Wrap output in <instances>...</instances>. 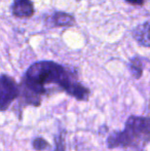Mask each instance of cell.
<instances>
[{
    "mask_svg": "<svg viewBox=\"0 0 150 151\" xmlns=\"http://www.w3.org/2000/svg\"><path fill=\"white\" fill-rule=\"evenodd\" d=\"M57 86L78 101H88L90 91L78 80L77 73L52 61H40L32 64L25 73L20 88L39 97L48 95L46 86Z\"/></svg>",
    "mask_w": 150,
    "mask_h": 151,
    "instance_id": "cell-1",
    "label": "cell"
},
{
    "mask_svg": "<svg viewBox=\"0 0 150 151\" xmlns=\"http://www.w3.org/2000/svg\"><path fill=\"white\" fill-rule=\"evenodd\" d=\"M150 143V117L131 115L122 131L112 132L107 138V147L141 150Z\"/></svg>",
    "mask_w": 150,
    "mask_h": 151,
    "instance_id": "cell-2",
    "label": "cell"
},
{
    "mask_svg": "<svg viewBox=\"0 0 150 151\" xmlns=\"http://www.w3.org/2000/svg\"><path fill=\"white\" fill-rule=\"evenodd\" d=\"M20 88L16 80L7 74L0 75V111H6L14 100L18 99Z\"/></svg>",
    "mask_w": 150,
    "mask_h": 151,
    "instance_id": "cell-3",
    "label": "cell"
},
{
    "mask_svg": "<svg viewBox=\"0 0 150 151\" xmlns=\"http://www.w3.org/2000/svg\"><path fill=\"white\" fill-rule=\"evenodd\" d=\"M11 12L17 18H31L34 14V4L31 0H14Z\"/></svg>",
    "mask_w": 150,
    "mask_h": 151,
    "instance_id": "cell-4",
    "label": "cell"
},
{
    "mask_svg": "<svg viewBox=\"0 0 150 151\" xmlns=\"http://www.w3.org/2000/svg\"><path fill=\"white\" fill-rule=\"evenodd\" d=\"M133 37L138 44L144 47H150V21L137 26L133 30Z\"/></svg>",
    "mask_w": 150,
    "mask_h": 151,
    "instance_id": "cell-5",
    "label": "cell"
},
{
    "mask_svg": "<svg viewBox=\"0 0 150 151\" xmlns=\"http://www.w3.org/2000/svg\"><path fill=\"white\" fill-rule=\"evenodd\" d=\"M54 27H71L75 25V18L64 12H56L50 18Z\"/></svg>",
    "mask_w": 150,
    "mask_h": 151,
    "instance_id": "cell-6",
    "label": "cell"
},
{
    "mask_svg": "<svg viewBox=\"0 0 150 151\" xmlns=\"http://www.w3.org/2000/svg\"><path fill=\"white\" fill-rule=\"evenodd\" d=\"M128 69L135 79H140L143 74V62L139 57L132 58L128 63Z\"/></svg>",
    "mask_w": 150,
    "mask_h": 151,
    "instance_id": "cell-7",
    "label": "cell"
},
{
    "mask_svg": "<svg viewBox=\"0 0 150 151\" xmlns=\"http://www.w3.org/2000/svg\"><path fill=\"white\" fill-rule=\"evenodd\" d=\"M66 133L63 127H59L58 133L55 136V149L54 151H66Z\"/></svg>",
    "mask_w": 150,
    "mask_h": 151,
    "instance_id": "cell-8",
    "label": "cell"
},
{
    "mask_svg": "<svg viewBox=\"0 0 150 151\" xmlns=\"http://www.w3.org/2000/svg\"><path fill=\"white\" fill-rule=\"evenodd\" d=\"M32 146L36 151H44L46 149H50V144L46 141L43 138H35L32 141Z\"/></svg>",
    "mask_w": 150,
    "mask_h": 151,
    "instance_id": "cell-9",
    "label": "cell"
},
{
    "mask_svg": "<svg viewBox=\"0 0 150 151\" xmlns=\"http://www.w3.org/2000/svg\"><path fill=\"white\" fill-rule=\"evenodd\" d=\"M128 4L131 5H137V6H142L144 4L145 0H124Z\"/></svg>",
    "mask_w": 150,
    "mask_h": 151,
    "instance_id": "cell-10",
    "label": "cell"
},
{
    "mask_svg": "<svg viewBox=\"0 0 150 151\" xmlns=\"http://www.w3.org/2000/svg\"><path fill=\"white\" fill-rule=\"evenodd\" d=\"M138 151H146V150H144V149H141V150H138Z\"/></svg>",
    "mask_w": 150,
    "mask_h": 151,
    "instance_id": "cell-11",
    "label": "cell"
},
{
    "mask_svg": "<svg viewBox=\"0 0 150 151\" xmlns=\"http://www.w3.org/2000/svg\"><path fill=\"white\" fill-rule=\"evenodd\" d=\"M77 1H79V0H77Z\"/></svg>",
    "mask_w": 150,
    "mask_h": 151,
    "instance_id": "cell-12",
    "label": "cell"
}]
</instances>
